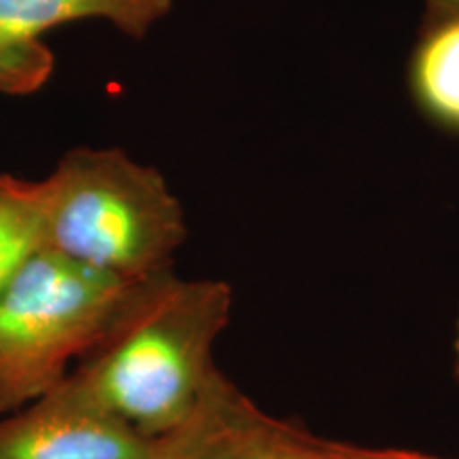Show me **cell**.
Segmentation results:
<instances>
[{
	"label": "cell",
	"instance_id": "cell-10",
	"mask_svg": "<svg viewBox=\"0 0 459 459\" xmlns=\"http://www.w3.org/2000/svg\"><path fill=\"white\" fill-rule=\"evenodd\" d=\"M341 459H438L423 455L415 451H398V449H364V446H351L334 443Z\"/></svg>",
	"mask_w": 459,
	"mask_h": 459
},
{
	"label": "cell",
	"instance_id": "cell-13",
	"mask_svg": "<svg viewBox=\"0 0 459 459\" xmlns=\"http://www.w3.org/2000/svg\"><path fill=\"white\" fill-rule=\"evenodd\" d=\"M455 372H457V378H459V366H455Z\"/></svg>",
	"mask_w": 459,
	"mask_h": 459
},
{
	"label": "cell",
	"instance_id": "cell-9",
	"mask_svg": "<svg viewBox=\"0 0 459 459\" xmlns=\"http://www.w3.org/2000/svg\"><path fill=\"white\" fill-rule=\"evenodd\" d=\"M54 54L41 39H30L0 17V94L30 96L54 74Z\"/></svg>",
	"mask_w": 459,
	"mask_h": 459
},
{
	"label": "cell",
	"instance_id": "cell-2",
	"mask_svg": "<svg viewBox=\"0 0 459 459\" xmlns=\"http://www.w3.org/2000/svg\"><path fill=\"white\" fill-rule=\"evenodd\" d=\"M45 181V247L124 283L170 271L186 211L162 172L122 149L66 152Z\"/></svg>",
	"mask_w": 459,
	"mask_h": 459
},
{
	"label": "cell",
	"instance_id": "cell-1",
	"mask_svg": "<svg viewBox=\"0 0 459 459\" xmlns=\"http://www.w3.org/2000/svg\"><path fill=\"white\" fill-rule=\"evenodd\" d=\"M232 313L226 281L164 271L134 283L68 378L132 429L179 428L217 372L213 347Z\"/></svg>",
	"mask_w": 459,
	"mask_h": 459
},
{
	"label": "cell",
	"instance_id": "cell-12",
	"mask_svg": "<svg viewBox=\"0 0 459 459\" xmlns=\"http://www.w3.org/2000/svg\"><path fill=\"white\" fill-rule=\"evenodd\" d=\"M453 349H455V361L459 366V317H457V324H455V338H453Z\"/></svg>",
	"mask_w": 459,
	"mask_h": 459
},
{
	"label": "cell",
	"instance_id": "cell-5",
	"mask_svg": "<svg viewBox=\"0 0 459 459\" xmlns=\"http://www.w3.org/2000/svg\"><path fill=\"white\" fill-rule=\"evenodd\" d=\"M152 438L88 398L65 377L0 419V459H153Z\"/></svg>",
	"mask_w": 459,
	"mask_h": 459
},
{
	"label": "cell",
	"instance_id": "cell-11",
	"mask_svg": "<svg viewBox=\"0 0 459 459\" xmlns=\"http://www.w3.org/2000/svg\"><path fill=\"white\" fill-rule=\"evenodd\" d=\"M426 7V22L459 17V0H421Z\"/></svg>",
	"mask_w": 459,
	"mask_h": 459
},
{
	"label": "cell",
	"instance_id": "cell-4",
	"mask_svg": "<svg viewBox=\"0 0 459 459\" xmlns=\"http://www.w3.org/2000/svg\"><path fill=\"white\" fill-rule=\"evenodd\" d=\"M153 445V459H341L334 443L264 412L220 370L186 421Z\"/></svg>",
	"mask_w": 459,
	"mask_h": 459
},
{
	"label": "cell",
	"instance_id": "cell-3",
	"mask_svg": "<svg viewBox=\"0 0 459 459\" xmlns=\"http://www.w3.org/2000/svg\"><path fill=\"white\" fill-rule=\"evenodd\" d=\"M130 283L43 247L0 290V412L54 389L128 294Z\"/></svg>",
	"mask_w": 459,
	"mask_h": 459
},
{
	"label": "cell",
	"instance_id": "cell-7",
	"mask_svg": "<svg viewBox=\"0 0 459 459\" xmlns=\"http://www.w3.org/2000/svg\"><path fill=\"white\" fill-rule=\"evenodd\" d=\"M409 83L426 117L440 128L459 132V17L423 22Z\"/></svg>",
	"mask_w": 459,
	"mask_h": 459
},
{
	"label": "cell",
	"instance_id": "cell-8",
	"mask_svg": "<svg viewBox=\"0 0 459 459\" xmlns=\"http://www.w3.org/2000/svg\"><path fill=\"white\" fill-rule=\"evenodd\" d=\"M45 181L0 175V290L45 247Z\"/></svg>",
	"mask_w": 459,
	"mask_h": 459
},
{
	"label": "cell",
	"instance_id": "cell-6",
	"mask_svg": "<svg viewBox=\"0 0 459 459\" xmlns=\"http://www.w3.org/2000/svg\"><path fill=\"white\" fill-rule=\"evenodd\" d=\"M175 0H0V17L24 37L73 22H105L130 39H143L170 15Z\"/></svg>",
	"mask_w": 459,
	"mask_h": 459
}]
</instances>
